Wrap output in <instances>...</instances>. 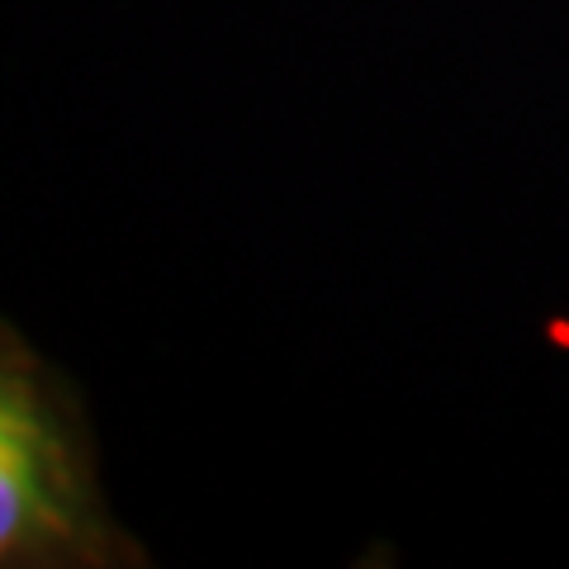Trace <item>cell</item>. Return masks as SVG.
I'll return each instance as SVG.
<instances>
[{"label":"cell","mask_w":569,"mask_h":569,"mask_svg":"<svg viewBox=\"0 0 569 569\" xmlns=\"http://www.w3.org/2000/svg\"><path fill=\"white\" fill-rule=\"evenodd\" d=\"M148 565L100 485L81 395L0 318V569Z\"/></svg>","instance_id":"cell-1"}]
</instances>
